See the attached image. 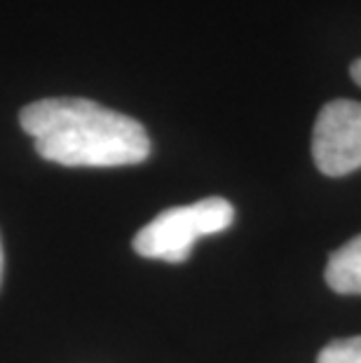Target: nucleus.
Listing matches in <instances>:
<instances>
[{
    "label": "nucleus",
    "mask_w": 361,
    "mask_h": 363,
    "mask_svg": "<svg viewBox=\"0 0 361 363\" xmlns=\"http://www.w3.org/2000/svg\"><path fill=\"white\" fill-rule=\"evenodd\" d=\"M317 363H361V335L328 342L319 352Z\"/></svg>",
    "instance_id": "39448f33"
},
{
    "label": "nucleus",
    "mask_w": 361,
    "mask_h": 363,
    "mask_svg": "<svg viewBox=\"0 0 361 363\" xmlns=\"http://www.w3.org/2000/svg\"><path fill=\"white\" fill-rule=\"evenodd\" d=\"M3 267H5V256H3V242H0V284H3Z\"/></svg>",
    "instance_id": "0eeeda50"
},
{
    "label": "nucleus",
    "mask_w": 361,
    "mask_h": 363,
    "mask_svg": "<svg viewBox=\"0 0 361 363\" xmlns=\"http://www.w3.org/2000/svg\"><path fill=\"white\" fill-rule=\"evenodd\" d=\"M312 157L324 176H348L361 169V104L350 99L328 101L312 131Z\"/></svg>",
    "instance_id": "7ed1b4c3"
},
{
    "label": "nucleus",
    "mask_w": 361,
    "mask_h": 363,
    "mask_svg": "<svg viewBox=\"0 0 361 363\" xmlns=\"http://www.w3.org/2000/svg\"><path fill=\"white\" fill-rule=\"evenodd\" d=\"M326 284L343 296H361V235L328 258Z\"/></svg>",
    "instance_id": "20e7f679"
},
{
    "label": "nucleus",
    "mask_w": 361,
    "mask_h": 363,
    "mask_svg": "<svg viewBox=\"0 0 361 363\" xmlns=\"http://www.w3.org/2000/svg\"><path fill=\"white\" fill-rule=\"evenodd\" d=\"M235 220V208L223 197H206L195 204L167 208L134 237V251L143 258L186 262L199 237L218 235Z\"/></svg>",
    "instance_id": "f03ea898"
},
{
    "label": "nucleus",
    "mask_w": 361,
    "mask_h": 363,
    "mask_svg": "<svg viewBox=\"0 0 361 363\" xmlns=\"http://www.w3.org/2000/svg\"><path fill=\"white\" fill-rule=\"evenodd\" d=\"M350 75H352V80H355L361 87V59H357L355 64L350 66Z\"/></svg>",
    "instance_id": "423d86ee"
},
{
    "label": "nucleus",
    "mask_w": 361,
    "mask_h": 363,
    "mask_svg": "<svg viewBox=\"0 0 361 363\" xmlns=\"http://www.w3.org/2000/svg\"><path fill=\"white\" fill-rule=\"evenodd\" d=\"M35 152L61 167H129L150 155L139 120L89 99H40L19 113Z\"/></svg>",
    "instance_id": "f257e3e1"
}]
</instances>
